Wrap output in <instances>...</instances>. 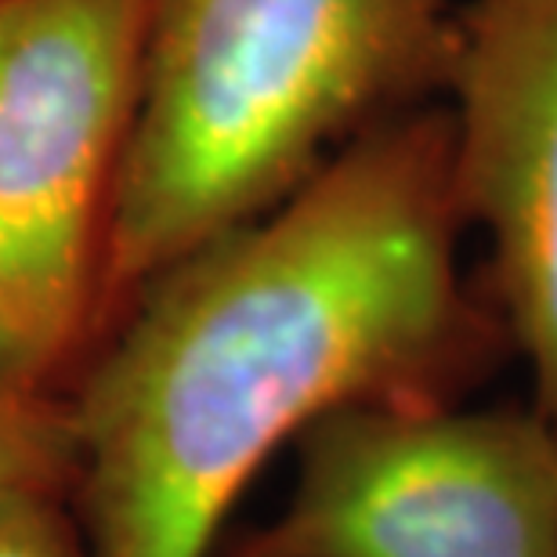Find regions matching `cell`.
Here are the masks:
<instances>
[{
    "label": "cell",
    "mask_w": 557,
    "mask_h": 557,
    "mask_svg": "<svg viewBox=\"0 0 557 557\" xmlns=\"http://www.w3.org/2000/svg\"><path fill=\"white\" fill-rule=\"evenodd\" d=\"M294 449L283 510L214 557H557V431L532 406H351Z\"/></svg>",
    "instance_id": "obj_4"
},
{
    "label": "cell",
    "mask_w": 557,
    "mask_h": 557,
    "mask_svg": "<svg viewBox=\"0 0 557 557\" xmlns=\"http://www.w3.org/2000/svg\"><path fill=\"white\" fill-rule=\"evenodd\" d=\"M456 11V0H141L102 333L185 253L272 210L376 124L438 102Z\"/></svg>",
    "instance_id": "obj_2"
},
{
    "label": "cell",
    "mask_w": 557,
    "mask_h": 557,
    "mask_svg": "<svg viewBox=\"0 0 557 557\" xmlns=\"http://www.w3.org/2000/svg\"><path fill=\"white\" fill-rule=\"evenodd\" d=\"M141 0L0 4V387L65 398L102 337Z\"/></svg>",
    "instance_id": "obj_3"
},
{
    "label": "cell",
    "mask_w": 557,
    "mask_h": 557,
    "mask_svg": "<svg viewBox=\"0 0 557 557\" xmlns=\"http://www.w3.org/2000/svg\"><path fill=\"white\" fill-rule=\"evenodd\" d=\"M463 236L431 102L156 275L65 392L91 554L214 557L253 478L319 420L467 403L510 341Z\"/></svg>",
    "instance_id": "obj_1"
},
{
    "label": "cell",
    "mask_w": 557,
    "mask_h": 557,
    "mask_svg": "<svg viewBox=\"0 0 557 557\" xmlns=\"http://www.w3.org/2000/svg\"><path fill=\"white\" fill-rule=\"evenodd\" d=\"M438 102L485 294L557 431V0H463Z\"/></svg>",
    "instance_id": "obj_5"
},
{
    "label": "cell",
    "mask_w": 557,
    "mask_h": 557,
    "mask_svg": "<svg viewBox=\"0 0 557 557\" xmlns=\"http://www.w3.org/2000/svg\"><path fill=\"white\" fill-rule=\"evenodd\" d=\"M81 449L65 398L0 387V499L18 493L73 496Z\"/></svg>",
    "instance_id": "obj_6"
},
{
    "label": "cell",
    "mask_w": 557,
    "mask_h": 557,
    "mask_svg": "<svg viewBox=\"0 0 557 557\" xmlns=\"http://www.w3.org/2000/svg\"><path fill=\"white\" fill-rule=\"evenodd\" d=\"M0 557H95L87 532L62 493L0 499Z\"/></svg>",
    "instance_id": "obj_7"
},
{
    "label": "cell",
    "mask_w": 557,
    "mask_h": 557,
    "mask_svg": "<svg viewBox=\"0 0 557 557\" xmlns=\"http://www.w3.org/2000/svg\"><path fill=\"white\" fill-rule=\"evenodd\" d=\"M0 4H4V0H0Z\"/></svg>",
    "instance_id": "obj_8"
}]
</instances>
